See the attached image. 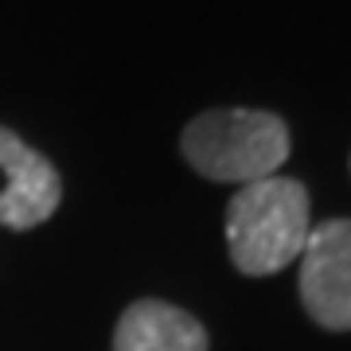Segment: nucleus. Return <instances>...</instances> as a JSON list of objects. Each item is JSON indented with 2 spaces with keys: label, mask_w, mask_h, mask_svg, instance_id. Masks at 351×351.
I'll return each mask as SVG.
<instances>
[{
  "label": "nucleus",
  "mask_w": 351,
  "mask_h": 351,
  "mask_svg": "<svg viewBox=\"0 0 351 351\" xmlns=\"http://www.w3.org/2000/svg\"><path fill=\"white\" fill-rule=\"evenodd\" d=\"M113 351H207V328L168 301H137L113 328Z\"/></svg>",
  "instance_id": "39448f33"
},
{
  "label": "nucleus",
  "mask_w": 351,
  "mask_h": 351,
  "mask_svg": "<svg viewBox=\"0 0 351 351\" xmlns=\"http://www.w3.org/2000/svg\"><path fill=\"white\" fill-rule=\"evenodd\" d=\"M184 160L215 184H258L289 160V125L269 110H207L180 137Z\"/></svg>",
  "instance_id": "f03ea898"
},
{
  "label": "nucleus",
  "mask_w": 351,
  "mask_h": 351,
  "mask_svg": "<svg viewBox=\"0 0 351 351\" xmlns=\"http://www.w3.org/2000/svg\"><path fill=\"white\" fill-rule=\"evenodd\" d=\"M297 262L308 320L328 332H351V219L313 226Z\"/></svg>",
  "instance_id": "7ed1b4c3"
},
{
  "label": "nucleus",
  "mask_w": 351,
  "mask_h": 351,
  "mask_svg": "<svg viewBox=\"0 0 351 351\" xmlns=\"http://www.w3.org/2000/svg\"><path fill=\"white\" fill-rule=\"evenodd\" d=\"M313 234L308 188L293 176H265L226 203V250L246 277L281 274Z\"/></svg>",
  "instance_id": "f257e3e1"
},
{
  "label": "nucleus",
  "mask_w": 351,
  "mask_h": 351,
  "mask_svg": "<svg viewBox=\"0 0 351 351\" xmlns=\"http://www.w3.org/2000/svg\"><path fill=\"white\" fill-rule=\"evenodd\" d=\"M63 199V180L55 164L0 125V226L32 230L47 223Z\"/></svg>",
  "instance_id": "20e7f679"
}]
</instances>
